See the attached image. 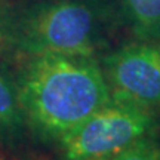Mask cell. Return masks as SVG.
Returning <instances> with one entry per match:
<instances>
[{
	"label": "cell",
	"instance_id": "7",
	"mask_svg": "<svg viewBox=\"0 0 160 160\" xmlns=\"http://www.w3.org/2000/svg\"><path fill=\"white\" fill-rule=\"evenodd\" d=\"M99 160H160V142L156 137L145 138L116 154Z\"/></svg>",
	"mask_w": 160,
	"mask_h": 160
},
{
	"label": "cell",
	"instance_id": "5",
	"mask_svg": "<svg viewBox=\"0 0 160 160\" xmlns=\"http://www.w3.org/2000/svg\"><path fill=\"white\" fill-rule=\"evenodd\" d=\"M123 13L141 40H160V0H122Z\"/></svg>",
	"mask_w": 160,
	"mask_h": 160
},
{
	"label": "cell",
	"instance_id": "6",
	"mask_svg": "<svg viewBox=\"0 0 160 160\" xmlns=\"http://www.w3.org/2000/svg\"><path fill=\"white\" fill-rule=\"evenodd\" d=\"M24 122L17 83L0 73V135L15 133L21 129Z\"/></svg>",
	"mask_w": 160,
	"mask_h": 160
},
{
	"label": "cell",
	"instance_id": "3",
	"mask_svg": "<svg viewBox=\"0 0 160 160\" xmlns=\"http://www.w3.org/2000/svg\"><path fill=\"white\" fill-rule=\"evenodd\" d=\"M157 129L156 113L110 98L59 142L65 160H99L156 137Z\"/></svg>",
	"mask_w": 160,
	"mask_h": 160
},
{
	"label": "cell",
	"instance_id": "8",
	"mask_svg": "<svg viewBox=\"0 0 160 160\" xmlns=\"http://www.w3.org/2000/svg\"><path fill=\"white\" fill-rule=\"evenodd\" d=\"M0 160H2V157H0Z\"/></svg>",
	"mask_w": 160,
	"mask_h": 160
},
{
	"label": "cell",
	"instance_id": "4",
	"mask_svg": "<svg viewBox=\"0 0 160 160\" xmlns=\"http://www.w3.org/2000/svg\"><path fill=\"white\" fill-rule=\"evenodd\" d=\"M111 99L160 111V40L122 46L102 59Z\"/></svg>",
	"mask_w": 160,
	"mask_h": 160
},
{
	"label": "cell",
	"instance_id": "1",
	"mask_svg": "<svg viewBox=\"0 0 160 160\" xmlns=\"http://www.w3.org/2000/svg\"><path fill=\"white\" fill-rule=\"evenodd\" d=\"M15 83L25 122L40 135L58 141L111 98L93 57L48 53L28 58Z\"/></svg>",
	"mask_w": 160,
	"mask_h": 160
},
{
	"label": "cell",
	"instance_id": "2",
	"mask_svg": "<svg viewBox=\"0 0 160 160\" xmlns=\"http://www.w3.org/2000/svg\"><path fill=\"white\" fill-rule=\"evenodd\" d=\"M104 12L95 0H59L8 18L0 37L24 57L48 53L93 57L101 45Z\"/></svg>",
	"mask_w": 160,
	"mask_h": 160
}]
</instances>
